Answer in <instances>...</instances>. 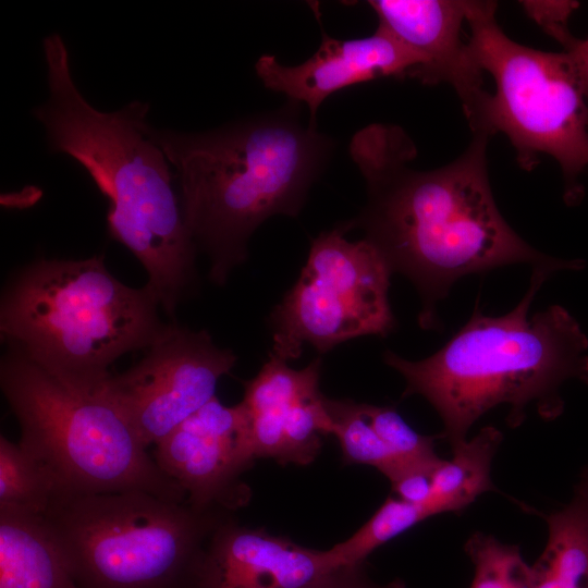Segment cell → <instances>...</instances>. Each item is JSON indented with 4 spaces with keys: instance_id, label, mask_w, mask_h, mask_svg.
I'll use <instances>...</instances> for the list:
<instances>
[{
    "instance_id": "1",
    "label": "cell",
    "mask_w": 588,
    "mask_h": 588,
    "mask_svg": "<svg viewBox=\"0 0 588 588\" xmlns=\"http://www.w3.org/2000/svg\"><path fill=\"white\" fill-rule=\"evenodd\" d=\"M488 140L473 135L455 160L426 171L411 168L416 146L400 126H365L350 144L366 182L367 203L344 224L347 231L362 229L392 273L416 286L422 329L438 326L437 304L465 275L515 264L585 268L581 259L542 254L505 221L490 186Z\"/></svg>"
},
{
    "instance_id": "2",
    "label": "cell",
    "mask_w": 588,
    "mask_h": 588,
    "mask_svg": "<svg viewBox=\"0 0 588 588\" xmlns=\"http://www.w3.org/2000/svg\"><path fill=\"white\" fill-rule=\"evenodd\" d=\"M48 100L34 110L49 147L79 162L108 198L110 235L142 264L147 285L170 317L195 283L196 245L186 224L175 173L147 122V102L113 112L90 106L77 89L59 34L44 39Z\"/></svg>"
},
{
    "instance_id": "3",
    "label": "cell",
    "mask_w": 588,
    "mask_h": 588,
    "mask_svg": "<svg viewBox=\"0 0 588 588\" xmlns=\"http://www.w3.org/2000/svg\"><path fill=\"white\" fill-rule=\"evenodd\" d=\"M562 269L534 267L527 292L515 308L490 317L475 309L456 334L431 356L413 362L387 351L383 360L405 379L403 396H424L437 411L452 450L485 413L506 404L507 425L518 427L534 406L546 420L558 418L568 380L588 385V338L559 305L529 316L546 280Z\"/></svg>"
},
{
    "instance_id": "4",
    "label": "cell",
    "mask_w": 588,
    "mask_h": 588,
    "mask_svg": "<svg viewBox=\"0 0 588 588\" xmlns=\"http://www.w3.org/2000/svg\"><path fill=\"white\" fill-rule=\"evenodd\" d=\"M298 103L205 133L155 130L180 185L186 224L224 284L247 257L255 230L277 215L295 217L324 169L332 140L304 125Z\"/></svg>"
},
{
    "instance_id": "5",
    "label": "cell",
    "mask_w": 588,
    "mask_h": 588,
    "mask_svg": "<svg viewBox=\"0 0 588 588\" xmlns=\"http://www.w3.org/2000/svg\"><path fill=\"white\" fill-rule=\"evenodd\" d=\"M159 308L147 284H124L102 256L39 259L4 287L1 339L64 383L97 391L118 358L155 340Z\"/></svg>"
},
{
    "instance_id": "6",
    "label": "cell",
    "mask_w": 588,
    "mask_h": 588,
    "mask_svg": "<svg viewBox=\"0 0 588 588\" xmlns=\"http://www.w3.org/2000/svg\"><path fill=\"white\" fill-rule=\"evenodd\" d=\"M0 387L20 425L19 444L47 470L59 500L145 491L186 502L101 388L69 385L12 346L1 358Z\"/></svg>"
},
{
    "instance_id": "7",
    "label": "cell",
    "mask_w": 588,
    "mask_h": 588,
    "mask_svg": "<svg viewBox=\"0 0 588 588\" xmlns=\"http://www.w3.org/2000/svg\"><path fill=\"white\" fill-rule=\"evenodd\" d=\"M42 517L81 588H192L225 518L145 491L64 498Z\"/></svg>"
},
{
    "instance_id": "8",
    "label": "cell",
    "mask_w": 588,
    "mask_h": 588,
    "mask_svg": "<svg viewBox=\"0 0 588 588\" xmlns=\"http://www.w3.org/2000/svg\"><path fill=\"white\" fill-rule=\"evenodd\" d=\"M494 1L464 0L473 54L495 84L487 106L489 136L506 135L517 162L531 171L540 155L551 156L564 180V199L584 195L580 174L588 169V103L573 58L511 39L497 21Z\"/></svg>"
},
{
    "instance_id": "9",
    "label": "cell",
    "mask_w": 588,
    "mask_h": 588,
    "mask_svg": "<svg viewBox=\"0 0 588 588\" xmlns=\"http://www.w3.org/2000/svg\"><path fill=\"white\" fill-rule=\"evenodd\" d=\"M347 232L342 223L311 242L298 280L271 313V353L279 358H298L306 343L323 354L395 328L388 297L393 273L370 242H350Z\"/></svg>"
},
{
    "instance_id": "10",
    "label": "cell",
    "mask_w": 588,
    "mask_h": 588,
    "mask_svg": "<svg viewBox=\"0 0 588 588\" xmlns=\"http://www.w3.org/2000/svg\"><path fill=\"white\" fill-rule=\"evenodd\" d=\"M235 362V354L216 345L206 330L173 320L136 364L111 375L101 390L148 448L212 400Z\"/></svg>"
},
{
    "instance_id": "11",
    "label": "cell",
    "mask_w": 588,
    "mask_h": 588,
    "mask_svg": "<svg viewBox=\"0 0 588 588\" xmlns=\"http://www.w3.org/2000/svg\"><path fill=\"white\" fill-rule=\"evenodd\" d=\"M152 457L194 509L233 511L249 501L241 476L257 457L242 402L225 406L215 396L160 440Z\"/></svg>"
},
{
    "instance_id": "12",
    "label": "cell",
    "mask_w": 588,
    "mask_h": 588,
    "mask_svg": "<svg viewBox=\"0 0 588 588\" xmlns=\"http://www.w3.org/2000/svg\"><path fill=\"white\" fill-rule=\"evenodd\" d=\"M378 26L420 60L413 77L424 84L450 85L456 93L473 135H486L490 93L468 40L462 38L464 0H371Z\"/></svg>"
},
{
    "instance_id": "13",
    "label": "cell",
    "mask_w": 588,
    "mask_h": 588,
    "mask_svg": "<svg viewBox=\"0 0 588 588\" xmlns=\"http://www.w3.org/2000/svg\"><path fill=\"white\" fill-rule=\"evenodd\" d=\"M419 65L413 51L378 26L371 36L355 39H336L322 32L318 50L302 64L283 65L264 54L255 69L267 88L304 102L309 124L317 126V111L333 93L379 77H413Z\"/></svg>"
},
{
    "instance_id": "14",
    "label": "cell",
    "mask_w": 588,
    "mask_h": 588,
    "mask_svg": "<svg viewBox=\"0 0 588 588\" xmlns=\"http://www.w3.org/2000/svg\"><path fill=\"white\" fill-rule=\"evenodd\" d=\"M336 568L329 550L224 518L207 541L192 588H309Z\"/></svg>"
},
{
    "instance_id": "15",
    "label": "cell",
    "mask_w": 588,
    "mask_h": 588,
    "mask_svg": "<svg viewBox=\"0 0 588 588\" xmlns=\"http://www.w3.org/2000/svg\"><path fill=\"white\" fill-rule=\"evenodd\" d=\"M321 358L296 370L270 353L258 375L244 382V399L250 420V436L256 457H271L280 463L284 448L283 426L302 402L317 396Z\"/></svg>"
},
{
    "instance_id": "16",
    "label": "cell",
    "mask_w": 588,
    "mask_h": 588,
    "mask_svg": "<svg viewBox=\"0 0 588 588\" xmlns=\"http://www.w3.org/2000/svg\"><path fill=\"white\" fill-rule=\"evenodd\" d=\"M0 588H81L42 516L0 509Z\"/></svg>"
},
{
    "instance_id": "17",
    "label": "cell",
    "mask_w": 588,
    "mask_h": 588,
    "mask_svg": "<svg viewBox=\"0 0 588 588\" xmlns=\"http://www.w3.org/2000/svg\"><path fill=\"white\" fill-rule=\"evenodd\" d=\"M542 517L548 538L531 565L534 588H588V478L567 505Z\"/></svg>"
},
{
    "instance_id": "18",
    "label": "cell",
    "mask_w": 588,
    "mask_h": 588,
    "mask_svg": "<svg viewBox=\"0 0 588 588\" xmlns=\"http://www.w3.org/2000/svg\"><path fill=\"white\" fill-rule=\"evenodd\" d=\"M502 432L492 426L453 449L451 460H442L432 473L431 493L422 505L430 516L458 513L479 495L494 491L491 463L502 442Z\"/></svg>"
},
{
    "instance_id": "19",
    "label": "cell",
    "mask_w": 588,
    "mask_h": 588,
    "mask_svg": "<svg viewBox=\"0 0 588 588\" xmlns=\"http://www.w3.org/2000/svg\"><path fill=\"white\" fill-rule=\"evenodd\" d=\"M59 500L47 470L19 443L0 436V509L45 516Z\"/></svg>"
},
{
    "instance_id": "20",
    "label": "cell",
    "mask_w": 588,
    "mask_h": 588,
    "mask_svg": "<svg viewBox=\"0 0 588 588\" xmlns=\"http://www.w3.org/2000/svg\"><path fill=\"white\" fill-rule=\"evenodd\" d=\"M332 420V434L339 440L346 464L373 466L390 482L414 468L399 460L378 437L362 412L360 403L352 400L324 399Z\"/></svg>"
},
{
    "instance_id": "21",
    "label": "cell",
    "mask_w": 588,
    "mask_h": 588,
    "mask_svg": "<svg viewBox=\"0 0 588 588\" xmlns=\"http://www.w3.org/2000/svg\"><path fill=\"white\" fill-rule=\"evenodd\" d=\"M428 517L424 506L389 497L357 531L328 549L329 553L339 567L364 564L377 548Z\"/></svg>"
},
{
    "instance_id": "22",
    "label": "cell",
    "mask_w": 588,
    "mask_h": 588,
    "mask_svg": "<svg viewBox=\"0 0 588 588\" xmlns=\"http://www.w3.org/2000/svg\"><path fill=\"white\" fill-rule=\"evenodd\" d=\"M464 550L474 565L469 588H534L531 565L524 560L518 546L477 531L468 538Z\"/></svg>"
},
{
    "instance_id": "23",
    "label": "cell",
    "mask_w": 588,
    "mask_h": 588,
    "mask_svg": "<svg viewBox=\"0 0 588 588\" xmlns=\"http://www.w3.org/2000/svg\"><path fill=\"white\" fill-rule=\"evenodd\" d=\"M360 408L373 430L391 452L414 468L434 469L442 461L436 453L439 436L415 431L392 407L360 403Z\"/></svg>"
},
{
    "instance_id": "24",
    "label": "cell",
    "mask_w": 588,
    "mask_h": 588,
    "mask_svg": "<svg viewBox=\"0 0 588 588\" xmlns=\"http://www.w3.org/2000/svg\"><path fill=\"white\" fill-rule=\"evenodd\" d=\"M520 5L548 35L558 40L568 29L567 22L578 7L576 1H522Z\"/></svg>"
},
{
    "instance_id": "25",
    "label": "cell",
    "mask_w": 588,
    "mask_h": 588,
    "mask_svg": "<svg viewBox=\"0 0 588 588\" xmlns=\"http://www.w3.org/2000/svg\"><path fill=\"white\" fill-rule=\"evenodd\" d=\"M364 566L365 563L341 566L309 588H408L400 579L385 584L377 583L369 577Z\"/></svg>"
},
{
    "instance_id": "26",
    "label": "cell",
    "mask_w": 588,
    "mask_h": 588,
    "mask_svg": "<svg viewBox=\"0 0 588 588\" xmlns=\"http://www.w3.org/2000/svg\"><path fill=\"white\" fill-rule=\"evenodd\" d=\"M434 469H413L391 483L397 498L416 505H424L431 493Z\"/></svg>"
},
{
    "instance_id": "27",
    "label": "cell",
    "mask_w": 588,
    "mask_h": 588,
    "mask_svg": "<svg viewBox=\"0 0 588 588\" xmlns=\"http://www.w3.org/2000/svg\"><path fill=\"white\" fill-rule=\"evenodd\" d=\"M558 42L563 47V51L573 58L580 74L588 103V37L576 38L568 32Z\"/></svg>"
},
{
    "instance_id": "28",
    "label": "cell",
    "mask_w": 588,
    "mask_h": 588,
    "mask_svg": "<svg viewBox=\"0 0 588 588\" xmlns=\"http://www.w3.org/2000/svg\"><path fill=\"white\" fill-rule=\"evenodd\" d=\"M585 476L588 478V470L585 473Z\"/></svg>"
}]
</instances>
